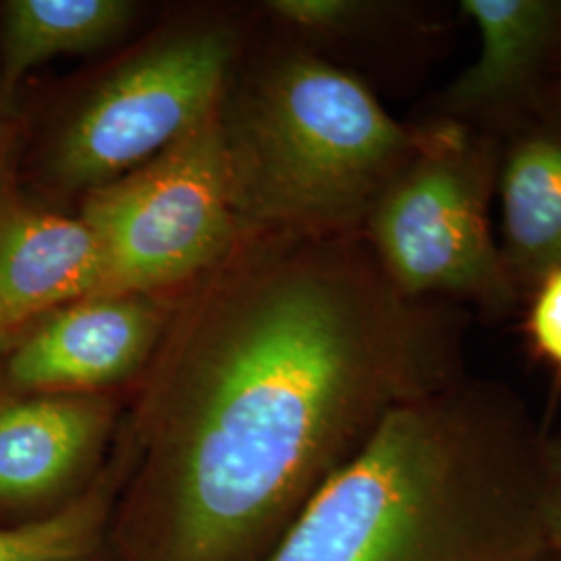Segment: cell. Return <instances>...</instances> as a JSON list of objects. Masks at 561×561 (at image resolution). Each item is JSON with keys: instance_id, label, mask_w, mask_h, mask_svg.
I'll list each match as a JSON object with an SVG mask.
<instances>
[{"instance_id": "obj_1", "label": "cell", "mask_w": 561, "mask_h": 561, "mask_svg": "<svg viewBox=\"0 0 561 561\" xmlns=\"http://www.w3.org/2000/svg\"><path fill=\"white\" fill-rule=\"evenodd\" d=\"M461 379L460 327L362 231L243 236L134 387L104 561L268 560L396 408Z\"/></svg>"}, {"instance_id": "obj_2", "label": "cell", "mask_w": 561, "mask_h": 561, "mask_svg": "<svg viewBox=\"0 0 561 561\" xmlns=\"http://www.w3.org/2000/svg\"><path fill=\"white\" fill-rule=\"evenodd\" d=\"M545 437L497 385L396 408L266 561H545Z\"/></svg>"}, {"instance_id": "obj_3", "label": "cell", "mask_w": 561, "mask_h": 561, "mask_svg": "<svg viewBox=\"0 0 561 561\" xmlns=\"http://www.w3.org/2000/svg\"><path fill=\"white\" fill-rule=\"evenodd\" d=\"M219 127L243 236L360 233L421 140L364 81L296 48L236 65Z\"/></svg>"}, {"instance_id": "obj_4", "label": "cell", "mask_w": 561, "mask_h": 561, "mask_svg": "<svg viewBox=\"0 0 561 561\" xmlns=\"http://www.w3.org/2000/svg\"><path fill=\"white\" fill-rule=\"evenodd\" d=\"M240 57V32L225 21L157 32L50 119L34 148L32 180L80 198L119 180L219 111Z\"/></svg>"}, {"instance_id": "obj_5", "label": "cell", "mask_w": 561, "mask_h": 561, "mask_svg": "<svg viewBox=\"0 0 561 561\" xmlns=\"http://www.w3.org/2000/svg\"><path fill=\"white\" fill-rule=\"evenodd\" d=\"M497 161L460 123L421 129L414 157L385 187L364 238L393 287L412 300L460 296L493 308L512 304L510 277L491 231Z\"/></svg>"}, {"instance_id": "obj_6", "label": "cell", "mask_w": 561, "mask_h": 561, "mask_svg": "<svg viewBox=\"0 0 561 561\" xmlns=\"http://www.w3.org/2000/svg\"><path fill=\"white\" fill-rule=\"evenodd\" d=\"M99 241L102 294L178 296L240 243L219 111L154 159L81 196Z\"/></svg>"}, {"instance_id": "obj_7", "label": "cell", "mask_w": 561, "mask_h": 561, "mask_svg": "<svg viewBox=\"0 0 561 561\" xmlns=\"http://www.w3.org/2000/svg\"><path fill=\"white\" fill-rule=\"evenodd\" d=\"M178 296L96 294L62 306L11 343L0 391L102 396L136 387Z\"/></svg>"}, {"instance_id": "obj_8", "label": "cell", "mask_w": 561, "mask_h": 561, "mask_svg": "<svg viewBox=\"0 0 561 561\" xmlns=\"http://www.w3.org/2000/svg\"><path fill=\"white\" fill-rule=\"evenodd\" d=\"M117 393L0 391V522L46 518L101 477L119 433Z\"/></svg>"}, {"instance_id": "obj_9", "label": "cell", "mask_w": 561, "mask_h": 561, "mask_svg": "<svg viewBox=\"0 0 561 561\" xmlns=\"http://www.w3.org/2000/svg\"><path fill=\"white\" fill-rule=\"evenodd\" d=\"M104 289L101 245L80 217L27 196L13 152L0 167V333L23 331Z\"/></svg>"}, {"instance_id": "obj_10", "label": "cell", "mask_w": 561, "mask_h": 561, "mask_svg": "<svg viewBox=\"0 0 561 561\" xmlns=\"http://www.w3.org/2000/svg\"><path fill=\"white\" fill-rule=\"evenodd\" d=\"M477 27V60L447 92L460 115H491L528 96L561 50V0H463Z\"/></svg>"}, {"instance_id": "obj_11", "label": "cell", "mask_w": 561, "mask_h": 561, "mask_svg": "<svg viewBox=\"0 0 561 561\" xmlns=\"http://www.w3.org/2000/svg\"><path fill=\"white\" fill-rule=\"evenodd\" d=\"M500 245L516 287L561 266V121L520 129L497 164Z\"/></svg>"}, {"instance_id": "obj_12", "label": "cell", "mask_w": 561, "mask_h": 561, "mask_svg": "<svg viewBox=\"0 0 561 561\" xmlns=\"http://www.w3.org/2000/svg\"><path fill=\"white\" fill-rule=\"evenodd\" d=\"M140 4L129 0L0 2V96L15 101L23 78L55 57L90 55L121 41Z\"/></svg>"}, {"instance_id": "obj_13", "label": "cell", "mask_w": 561, "mask_h": 561, "mask_svg": "<svg viewBox=\"0 0 561 561\" xmlns=\"http://www.w3.org/2000/svg\"><path fill=\"white\" fill-rule=\"evenodd\" d=\"M117 489L119 463L111 454L76 502L46 518L0 524V561H104Z\"/></svg>"}, {"instance_id": "obj_14", "label": "cell", "mask_w": 561, "mask_h": 561, "mask_svg": "<svg viewBox=\"0 0 561 561\" xmlns=\"http://www.w3.org/2000/svg\"><path fill=\"white\" fill-rule=\"evenodd\" d=\"M526 335L535 354L561 377V266L535 283L526 314Z\"/></svg>"}, {"instance_id": "obj_15", "label": "cell", "mask_w": 561, "mask_h": 561, "mask_svg": "<svg viewBox=\"0 0 561 561\" xmlns=\"http://www.w3.org/2000/svg\"><path fill=\"white\" fill-rule=\"evenodd\" d=\"M266 7L280 21L319 34L347 32L373 13L370 4L354 0H275Z\"/></svg>"}, {"instance_id": "obj_16", "label": "cell", "mask_w": 561, "mask_h": 561, "mask_svg": "<svg viewBox=\"0 0 561 561\" xmlns=\"http://www.w3.org/2000/svg\"><path fill=\"white\" fill-rule=\"evenodd\" d=\"M545 528L553 553L561 556V484L551 482L547 502H545Z\"/></svg>"}, {"instance_id": "obj_17", "label": "cell", "mask_w": 561, "mask_h": 561, "mask_svg": "<svg viewBox=\"0 0 561 561\" xmlns=\"http://www.w3.org/2000/svg\"><path fill=\"white\" fill-rule=\"evenodd\" d=\"M11 115H13V104H9V102L0 96V167L9 159V154L13 152L15 136H13V119H11Z\"/></svg>"}, {"instance_id": "obj_18", "label": "cell", "mask_w": 561, "mask_h": 561, "mask_svg": "<svg viewBox=\"0 0 561 561\" xmlns=\"http://www.w3.org/2000/svg\"><path fill=\"white\" fill-rule=\"evenodd\" d=\"M545 466L551 481L561 484V435L556 439H545Z\"/></svg>"}, {"instance_id": "obj_19", "label": "cell", "mask_w": 561, "mask_h": 561, "mask_svg": "<svg viewBox=\"0 0 561 561\" xmlns=\"http://www.w3.org/2000/svg\"><path fill=\"white\" fill-rule=\"evenodd\" d=\"M13 337H7V335H2L0 333V368H2V360H4V354L9 352V347H11V343H13Z\"/></svg>"}, {"instance_id": "obj_20", "label": "cell", "mask_w": 561, "mask_h": 561, "mask_svg": "<svg viewBox=\"0 0 561 561\" xmlns=\"http://www.w3.org/2000/svg\"><path fill=\"white\" fill-rule=\"evenodd\" d=\"M545 561H561V556L560 553H553V551H551V556Z\"/></svg>"}]
</instances>
